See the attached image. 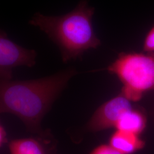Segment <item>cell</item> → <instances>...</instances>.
<instances>
[{
  "mask_svg": "<svg viewBox=\"0 0 154 154\" xmlns=\"http://www.w3.org/2000/svg\"><path fill=\"white\" fill-rule=\"evenodd\" d=\"M75 74V69L69 68L38 79H0V114L16 116L29 132L51 138V134L41 126L42 121Z\"/></svg>",
  "mask_w": 154,
  "mask_h": 154,
  "instance_id": "obj_1",
  "label": "cell"
},
{
  "mask_svg": "<svg viewBox=\"0 0 154 154\" xmlns=\"http://www.w3.org/2000/svg\"><path fill=\"white\" fill-rule=\"evenodd\" d=\"M95 9L81 0L71 11L53 16L35 13L29 23L44 32L59 48L62 61L67 62L82 57L100 45L93 25Z\"/></svg>",
  "mask_w": 154,
  "mask_h": 154,
  "instance_id": "obj_2",
  "label": "cell"
},
{
  "mask_svg": "<svg viewBox=\"0 0 154 154\" xmlns=\"http://www.w3.org/2000/svg\"><path fill=\"white\" fill-rule=\"evenodd\" d=\"M123 85V94L131 102H137L143 94L154 91V53L123 52L107 67Z\"/></svg>",
  "mask_w": 154,
  "mask_h": 154,
  "instance_id": "obj_3",
  "label": "cell"
},
{
  "mask_svg": "<svg viewBox=\"0 0 154 154\" xmlns=\"http://www.w3.org/2000/svg\"><path fill=\"white\" fill-rule=\"evenodd\" d=\"M37 52L17 44L0 29V79H12L13 70L19 66L32 67L36 63Z\"/></svg>",
  "mask_w": 154,
  "mask_h": 154,
  "instance_id": "obj_4",
  "label": "cell"
},
{
  "mask_svg": "<svg viewBox=\"0 0 154 154\" xmlns=\"http://www.w3.org/2000/svg\"><path fill=\"white\" fill-rule=\"evenodd\" d=\"M132 107L131 102L121 93L96 110L88 122V128L96 132L115 128L121 116Z\"/></svg>",
  "mask_w": 154,
  "mask_h": 154,
  "instance_id": "obj_5",
  "label": "cell"
},
{
  "mask_svg": "<svg viewBox=\"0 0 154 154\" xmlns=\"http://www.w3.org/2000/svg\"><path fill=\"white\" fill-rule=\"evenodd\" d=\"M51 138H35L12 140L9 144L11 154H50L49 146Z\"/></svg>",
  "mask_w": 154,
  "mask_h": 154,
  "instance_id": "obj_6",
  "label": "cell"
},
{
  "mask_svg": "<svg viewBox=\"0 0 154 154\" xmlns=\"http://www.w3.org/2000/svg\"><path fill=\"white\" fill-rule=\"evenodd\" d=\"M109 144L122 154H132L143 149L145 142L139 135L116 130L110 137Z\"/></svg>",
  "mask_w": 154,
  "mask_h": 154,
  "instance_id": "obj_7",
  "label": "cell"
},
{
  "mask_svg": "<svg viewBox=\"0 0 154 154\" xmlns=\"http://www.w3.org/2000/svg\"><path fill=\"white\" fill-rule=\"evenodd\" d=\"M146 123V116L143 112L132 107L121 116L114 128L139 135L145 129Z\"/></svg>",
  "mask_w": 154,
  "mask_h": 154,
  "instance_id": "obj_8",
  "label": "cell"
},
{
  "mask_svg": "<svg viewBox=\"0 0 154 154\" xmlns=\"http://www.w3.org/2000/svg\"><path fill=\"white\" fill-rule=\"evenodd\" d=\"M144 53H154V26L147 33L143 42Z\"/></svg>",
  "mask_w": 154,
  "mask_h": 154,
  "instance_id": "obj_9",
  "label": "cell"
},
{
  "mask_svg": "<svg viewBox=\"0 0 154 154\" xmlns=\"http://www.w3.org/2000/svg\"><path fill=\"white\" fill-rule=\"evenodd\" d=\"M89 154H122L112 148L109 144H102L96 147Z\"/></svg>",
  "mask_w": 154,
  "mask_h": 154,
  "instance_id": "obj_10",
  "label": "cell"
},
{
  "mask_svg": "<svg viewBox=\"0 0 154 154\" xmlns=\"http://www.w3.org/2000/svg\"><path fill=\"white\" fill-rule=\"evenodd\" d=\"M7 142L6 132L4 127L0 123V148Z\"/></svg>",
  "mask_w": 154,
  "mask_h": 154,
  "instance_id": "obj_11",
  "label": "cell"
}]
</instances>
